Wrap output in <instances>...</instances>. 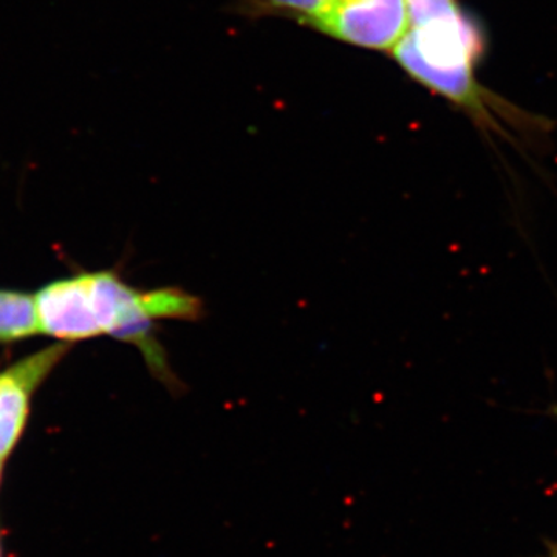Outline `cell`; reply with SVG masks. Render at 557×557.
<instances>
[{
	"mask_svg": "<svg viewBox=\"0 0 557 557\" xmlns=\"http://www.w3.org/2000/svg\"><path fill=\"white\" fill-rule=\"evenodd\" d=\"M486 53L482 25L463 7L409 25L392 54L410 78L445 98L486 135L515 141L512 135L537 138L552 123L533 115L480 83L478 69Z\"/></svg>",
	"mask_w": 557,
	"mask_h": 557,
	"instance_id": "obj_1",
	"label": "cell"
},
{
	"mask_svg": "<svg viewBox=\"0 0 557 557\" xmlns=\"http://www.w3.org/2000/svg\"><path fill=\"white\" fill-rule=\"evenodd\" d=\"M408 28L406 0H330L314 30L361 49L392 51Z\"/></svg>",
	"mask_w": 557,
	"mask_h": 557,
	"instance_id": "obj_2",
	"label": "cell"
},
{
	"mask_svg": "<svg viewBox=\"0 0 557 557\" xmlns=\"http://www.w3.org/2000/svg\"><path fill=\"white\" fill-rule=\"evenodd\" d=\"M69 350L64 343L44 348L0 372V463L10 457L24 434L33 395Z\"/></svg>",
	"mask_w": 557,
	"mask_h": 557,
	"instance_id": "obj_3",
	"label": "cell"
},
{
	"mask_svg": "<svg viewBox=\"0 0 557 557\" xmlns=\"http://www.w3.org/2000/svg\"><path fill=\"white\" fill-rule=\"evenodd\" d=\"M40 333L64 344L101 335L90 273L60 278L36 295Z\"/></svg>",
	"mask_w": 557,
	"mask_h": 557,
	"instance_id": "obj_4",
	"label": "cell"
},
{
	"mask_svg": "<svg viewBox=\"0 0 557 557\" xmlns=\"http://www.w3.org/2000/svg\"><path fill=\"white\" fill-rule=\"evenodd\" d=\"M40 333L36 296L0 289V343H14Z\"/></svg>",
	"mask_w": 557,
	"mask_h": 557,
	"instance_id": "obj_5",
	"label": "cell"
},
{
	"mask_svg": "<svg viewBox=\"0 0 557 557\" xmlns=\"http://www.w3.org/2000/svg\"><path fill=\"white\" fill-rule=\"evenodd\" d=\"M330 0H242L244 11L255 16H282L314 28Z\"/></svg>",
	"mask_w": 557,
	"mask_h": 557,
	"instance_id": "obj_6",
	"label": "cell"
},
{
	"mask_svg": "<svg viewBox=\"0 0 557 557\" xmlns=\"http://www.w3.org/2000/svg\"><path fill=\"white\" fill-rule=\"evenodd\" d=\"M549 557H557V552L553 553V555Z\"/></svg>",
	"mask_w": 557,
	"mask_h": 557,
	"instance_id": "obj_7",
	"label": "cell"
},
{
	"mask_svg": "<svg viewBox=\"0 0 557 557\" xmlns=\"http://www.w3.org/2000/svg\"><path fill=\"white\" fill-rule=\"evenodd\" d=\"M0 469H2V463H0Z\"/></svg>",
	"mask_w": 557,
	"mask_h": 557,
	"instance_id": "obj_8",
	"label": "cell"
},
{
	"mask_svg": "<svg viewBox=\"0 0 557 557\" xmlns=\"http://www.w3.org/2000/svg\"><path fill=\"white\" fill-rule=\"evenodd\" d=\"M0 557H2V555H0Z\"/></svg>",
	"mask_w": 557,
	"mask_h": 557,
	"instance_id": "obj_9",
	"label": "cell"
}]
</instances>
